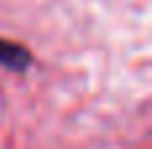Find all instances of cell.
<instances>
[{"label": "cell", "instance_id": "1", "mask_svg": "<svg viewBox=\"0 0 152 149\" xmlns=\"http://www.w3.org/2000/svg\"><path fill=\"white\" fill-rule=\"evenodd\" d=\"M0 67L8 69H27L29 67V53L21 45H13L8 40H0Z\"/></svg>", "mask_w": 152, "mask_h": 149}]
</instances>
